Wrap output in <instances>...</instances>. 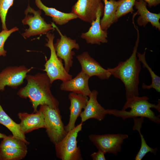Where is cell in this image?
<instances>
[{
  "label": "cell",
  "instance_id": "3",
  "mask_svg": "<svg viewBox=\"0 0 160 160\" xmlns=\"http://www.w3.org/2000/svg\"><path fill=\"white\" fill-rule=\"evenodd\" d=\"M149 98L145 96L135 97L127 100L121 110L108 109V114L120 117L123 119L129 118L143 117L157 123H160V119L155 115L151 108H154L160 112V102L157 104L150 103Z\"/></svg>",
  "mask_w": 160,
  "mask_h": 160
},
{
  "label": "cell",
  "instance_id": "5",
  "mask_svg": "<svg viewBox=\"0 0 160 160\" xmlns=\"http://www.w3.org/2000/svg\"><path fill=\"white\" fill-rule=\"evenodd\" d=\"M81 123L68 132L64 137L55 144L56 156L62 160H82L79 146L77 145L78 134L82 128Z\"/></svg>",
  "mask_w": 160,
  "mask_h": 160
},
{
  "label": "cell",
  "instance_id": "7",
  "mask_svg": "<svg viewBox=\"0 0 160 160\" xmlns=\"http://www.w3.org/2000/svg\"><path fill=\"white\" fill-rule=\"evenodd\" d=\"M24 12L25 15L22 23L23 25H28L29 28L22 34L24 38L46 34L49 31L54 29L52 24L47 23L41 16L40 10H35L28 4Z\"/></svg>",
  "mask_w": 160,
  "mask_h": 160
},
{
  "label": "cell",
  "instance_id": "26",
  "mask_svg": "<svg viewBox=\"0 0 160 160\" xmlns=\"http://www.w3.org/2000/svg\"><path fill=\"white\" fill-rule=\"evenodd\" d=\"M0 144V147L10 146L24 150H27L26 143L23 141L12 135H9L3 139Z\"/></svg>",
  "mask_w": 160,
  "mask_h": 160
},
{
  "label": "cell",
  "instance_id": "20",
  "mask_svg": "<svg viewBox=\"0 0 160 160\" xmlns=\"http://www.w3.org/2000/svg\"><path fill=\"white\" fill-rule=\"evenodd\" d=\"M104 4L103 15L100 20L102 30H107L112 24L115 23L116 13L121 0H102Z\"/></svg>",
  "mask_w": 160,
  "mask_h": 160
},
{
  "label": "cell",
  "instance_id": "17",
  "mask_svg": "<svg viewBox=\"0 0 160 160\" xmlns=\"http://www.w3.org/2000/svg\"><path fill=\"white\" fill-rule=\"evenodd\" d=\"M17 116L21 121L19 124L21 129L25 134L33 130L45 128L44 116L39 109L31 114L20 112L17 114Z\"/></svg>",
  "mask_w": 160,
  "mask_h": 160
},
{
  "label": "cell",
  "instance_id": "16",
  "mask_svg": "<svg viewBox=\"0 0 160 160\" xmlns=\"http://www.w3.org/2000/svg\"><path fill=\"white\" fill-rule=\"evenodd\" d=\"M70 101L69 108L70 111L69 119L68 124L65 126L66 131L68 132L74 128L78 117L81 112L82 109L85 107L89 99L88 96L71 92L68 95Z\"/></svg>",
  "mask_w": 160,
  "mask_h": 160
},
{
  "label": "cell",
  "instance_id": "13",
  "mask_svg": "<svg viewBox=\"0 0 160 160\" xmlns=\"http://www.w3.org/2000/svg\"><path fill=\"white\" fill-rule=\"evenodd\" d=\"M102 0H78L73 6L71 12L81 20L91 23L96 17Z\"/></svg>",
  "mask_w": 160,
  "mask_h": 160
},
{
  "label": "cell",
  "instance_id": "14",
  "mask_svg": "<svg viewBox=\"0 0 160 160\" xmlns=\"http://www.w3.org/2000/svg\"><path fill=\"white\" fill-rule=\"evenodd\" d=\"M98 92L96 90L91 91L89 96V99L86 105L79 116L81 119V123L87 120L94 119L98 121L103 120L105 115L108 114V109H105L98 102L97 96Z\"/></svg>",
  "mask_w": 160,
  "mask_h": 160
},
{
  "label": "cell",
  "instance_id": "1",
  "mask_svg": "<svg viewBox=\"0 0 160 160\" xmlns=\"http://www.w3.org/2000/svg\"><path fill=\"white\" fill-rule=\"evenodd\" d=\"M25 79L26 85L20 88L17 94L20 97L29 98L32 104L33 112L37 111L39 105H44L53 108H58L59 102L52 93V83L46 73L27 75Z\"/></svg>",
  "mask_w": 160,
  "mask_h": 160
},
{
  "label": "cell",
  "instance_id": "2",
  "mask_svg": "<svg viewBox=\"0 0 160 160\" xmlns=\"http://www.w3.org/2000/svg\"><path fill=\"white\" fill-rule=\"evenodd\" d=\"M137 37L132 53L126 60L120 62L117 66L108 68L111 75L120 79L124 84L126 100L139 96V75L141 70L140 62L137 57L140 36L137 27Z\"/></svg>",
  "mask_w": 160,
  "mask_h": 160
},
{
  "label": "cell",
  "instance_id": "25",
  "mask_svg": "<svg viewBox=\"0 0 160 160\" xmlns=\"http://www.w3.org/2000/svg\"><path fill=\"white\" fill-rule=\"evenodd\" d=\"M136 0H121L116 12L115 23L121 17L134 11L133 7Z\"/></svg>",
  "mask_w": 160,
  "mask_h": 160
},
{
  "label": "cell",
  "instance_id": "19",
  "mask_svg": "<svg viewBox=\"0 0 160 160\" xmlns=\"http://www.w3.org/2000/svg\"><path fill=\"white\" fill-rule=\"evenodd\" d=\"M35 3L40 10L44 12L45 15L51 17L53 21L58 25H65L70 21L78 18L76 14L72 12H63L55 8L47 7L42 3L41 0H35Z\"/></svg>",
  "mask_w": 160,
  "mask_h": 160
},
{
  "label": "cell",
  "instance_id": "31",
  "mask_svg": "<svg viewBox=\"0 0 160 160\" xmlns=\"http://www.w3.org/2000/svg\"><path fill=\"white\" fill-rule=\"evenodd\" d=\"M7 136L6 135L0 133V139H3L6 137Z\"/></svg>",
  "mask_w": 160,
  "mask_h": 160
},
{
  "label": "cell",
  "instance_id": "12",
  "mask_svg": "<svg viewBox=\"0 0 160 160\" xmlns=\"http://www.w3.org/2000/svg\"><path fill=\"white\" fill-rule=\"evenodd\" d=\"M81 65V71L90 77L96 76L103 80L109 79L111 75L108 70L103 68L89 54L88 52H83L76 56Z\"/></svg>",
  "mask_w": 160,
  "mask_h": 160
},
{
  "label": "cell",
  "instance_id": "10",
  "mask_svg": "<svg viewBox=\"0 0 160 160\" xmlns=\"http://www.w3.org/2000/svg\"><path fill=\"white\" fill-rule=\"evenodd\" d=\"M24 65L9 66L0 73V91H3L6 86L16 88L24 82L27 74L32 68Z\"/></svg>",
  "mask_w": 160,
  "mask_h": 160
},
{
  "label": "cell",
  "instance_id": "15",
  "mask_svg": "<svg viewBox=\"0 0 160 160\" xmlns=\"http://www.w3.org/2000/svg\"><path fill=\"white\" fill-rule=\"evenodd\" d=\"M90 78L81 71L74 78L62 81L60 88L63 91L71 92L88 97L91 92L88 84Z\"/></svg>",
  "mask_w": 160,
  "mask_h": 160
},
{
  "label": "cell",
  "instance_id": "32",
  "mask_svg": "<svg viewBox=\"0 0 160 160\" xmlns=\"http://www.w3.org/2000/svg\"><path fill=\"white\" fill-rule=\"evenodd\" d=\"M0 160H2L1 158V157L0 156Z\"/></svg>",
  "mask_w": 160,
  "mask_h": 160
},
{
  "label": "cell",
  "instance_id": "28",
  "mask_svg": "<svg viewBox=\"0 0 160 160\" xmlns=\"http://www.w3.org/2000/svg\"><path fill=\"white\" fill-rule=\"evenodd\" d=\"M18 29L17 27H15L9 30H2L0 32V56H6L7 51L4 48V43L10 35Z\"/></svg>",
  "mask_w": 160,
  "mask_h": 160
},
{
  "label": "cell",
  "instance_id": "4",
  "mask_svg": "<svg viewBox=\"0 0 160 160\" xmlns=\"http://www.w3.org/2000/svg\"><path fill=\"white\" fill-rule=\"evenodd\" d=\"M39 110L44 116L46 132L50 141L55 145L62 140L68 132L65 129L59 108L44 105H40Z\"/></svg>",
  "mask_w": 160,
  "mask_h": 160
},
{
  "label": "cell",
  "instance_id": "30",
  "mask_svg": "<svg viewBox=\"0 0 160 160\" xmlns=\"http://www.w3.org/2000/svg\"><path fill=\"white\" fill-rule=\"evenodd\" d=\"M148 4L149 7H155L160 3V0H143Z\"/></svg>",
  "mask_w": 160,
  "mask_h": 160
},
{
  "label": "cell",
  "instance_id": "9",
  "mask_svg": "<svg viewBox=\"0 0 160 160\" xmlns=\"http://www.w3.org/2000/svg\"><path fill=\"white\" fill-rule=\"evenodd\" d=\"M125 134H106L102 135L91 134L89 136V140L98 150L105 153H108L116 155L121 151V145L124 140L128 138Z\"/></svg>",
  "mask_w": 160,
  "mask_h": 160
},
{
  "label": "cell",
  "instance_id": "8",
  "mask_svg": "<svg viewBox=\"0 0 160 160\" xmlns=\"http://www.w3.org/2000/svg\"><path fill=\"white\" fill-rule=\"evenodd\" d=\"M51 24L60 36V38L57 39L56 43L54 44L56 55L63 60L64 68L69 73L70 68L72 66L73 56L75 54L72 50L74 49H79V45L76 40L72 39L65 35L63 34L54 23H52Z\"/></svg>",
  "mask_w": 160,
  "mask_h": 160
},
{
  "label": "cell",
  "instance_id": "11",
  "mask_svg": "<svg viewBox=\"0 0 160 160\" xmlns=\"http://www.w3.org/2000/svg\"><path fill=\"white\" fill-rule=\"evenodd\" d=\"M104 6L102 3L99 6L95 20L91 23L88 31L82 33L81 37L84 39L88 44L100 45L101 43L108 42L107 30L102 29L100 24L101 17L104 12Z\"/></svg>",
  "mask_w": 160,
  "mask_h": 160
},
{
  "label": "cell",
  "instance_id": "22",
  "mask_svg": "<svg viewBox=\"0 0 160 160\" xmlns=\"http://www.w3.org/2000/svg\"><path fill=\"white\" fill-rule=\"evenodd\" d=\"M133 119L134 122L133 129V130H137L139 132L141 140V147L139 151L136 156L135 160H142L145 155L149 152L155 155L157 151V148H153L149 146L146 143L143 135L141 133L140 129L144 121V117H140L137 118L136 117Z\"/></svg>",
  "mask_w": 160,
  "mask_h": 160
},
{
  "label": "cell",
  "instance_id": "18",
  "mask_svg": "<svg viewBox=\"0 0 160 160\" xmlns=\"http://www.w3.org/2000/svg\"><path fill=\"white\" fill-rule=\"evenodd\" d=\"M147 3L143 0H136L134 5L137 9V14L139 15L137 22L138 25L145 27L149 23L156 29L160 30V13H153L150 12L146 7Z\"/></svg>",
  "mask_w": 160,
  "mask_h": 160
},
{
  "label": "cell",
  "instance_id": "21",
  "mask_svg": "<svg viewBox=\"0 0 160 160\" xmlns=\"http://www.w3.org/2000/svg\"><path fill=\"white\" fill-rule=\"evenodd\" d=\"M0 124L6 127L12 135L24 141L28 145L29 143L26 139L25 134L22 131L20 124L15 122L6 113L0 104Z\"/></svg>",
  "mask_w": 160,
  "mask_h": 160
},
{
  "label": "cell",
  "instance_id": "27",
  "mask_svg": "<svg viewBox=\"0 0 160 160\" xmlns=\"http://www.w3.org/2000/svg\"><path fill=\"white\" fill-rule=\"evenodd\" d=\"M14 0H0V17L2 30H7L6 21L8 11L12 6Z\"/></svg>",
  "mask_w": 160,
  "mask_h": 160
},
{
  "label": "cell",
  "instance_id": "23",
  "mask_svg": "<svg viewBox=\"0 0 160 160\" xmlns=\"http://www.w3.org/2000/svg\"><path fill=\"white\" fill-rule=\"evenodd\" d=\"M146 49L143 53L140 54L137 52V56L139 61L143 64L144 68H146L150 73L152 82L149 85H146L145 83L142 85V88L143 89H150L151 88L154 89L156 91L160 92V77L156 75L153 71L152 68L149 66L145 59V54Z\"/></svg>",
  "mask_w": 160,
  "mask_h": 160
},
{
  "label": "cell",
  "instance_id": "29",
  "mask_svg": "<svg viewBox=\"0 0 160 160\" xmlns=\"http://www.w3.org/2000/svg\"><path fill=\"white\" fill-rule=\"evenodd\" d=\"M103 151L98 150L97 152H95L91 154L90 156L93 160H106L105 154Z\"/></svg>",
  "mask_w": 160,
  "mask_h": 160
},
{
  "label": "cell",
  "instance_id": "6",
  "mask_svg": "<svg viewBox=\"0 0 160 160\" xmlns=\"http://www.w3.org/2000/svg\"><path fill=\"white\" fill-rule=\"evenodd\" d=\"M46 36L47 42L45 46L49 49L50 55L44 65L43 71L46 72L52 84L56 80L63 81L71 79L72 75L66 71L62 63V60L56 55L54 46V34L48 32L46 34Z\"/></svg>",
  "mask_w": 160,
  "mask_h": 160
},
{
  "label": "cell",
  "instance_id": "24",
  "mask_svg": "<svg viewBox=\"0 0 160 160\" xmlns=\"http://www.w3.org/2000/svg\"><path fill=\"white\" fill-rule=\"evenodd\" d=\"M27 150L10 146L0 147V156L2 160H20L24 158Z\"/></svg>",
  "mask_w": 160,
  "mask_h": 160
}]
</instances>
